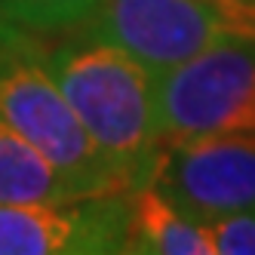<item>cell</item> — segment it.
Returning a JSON list of instances; mask_svg holds the SVG:
<instances>
[{
	"mask_svg": "<svg viewBox=\"0 0 255 255\" xmlns=\"http://www.w3.org/2000/svg\"><path fill=\"white\" fill-rule=\"evenodd\" d=\"M46 68L89 141L120 172L126 191L148 185L163 148L154 77L123 49L89 34L49 49Z\"/></svg>",
	"mask_w": 255,
	"mask_h": 255,
	"instance_id": "6da1fadb",
	"label": "cell"
},
{
	"mask_svg": "<svg viewBox=\"0 0 255 255\" xmlns=\"http://www.w3.org/2000/svg\"><path fill=\"white\" fill-rule=\"evenodd\" d=\"M0 120L31 141L80 197L126 191L120 172L89 141L49 74L40 37L6 19H0Z\"/></svg>",
	"mask_w": 255,
	"mask_h": 255,
	"instance_id": "7a4b0ae2",
	"label": "cell"
},
{
	"mask_svg": "<svg viewBox=\"0 0 255 255\" xmlns=\"http://www.w3.org/2000/svg\"><path fill=\"white\" fill-rule=\"evenodd\" d=\"M80 34L123 49L160 77L215 43H255V0H105Z\"/></svg>",
	"mask_w": 255,
	"mask_h": 255,
	"instance_id": "3957f363",
	"label": "cell"
},
{
	"mask_svg": "<svg viewBox=\"0 0 255 255\" xmlns=\"http://www.w3.org/2000/svg\"><path fill=\"white\" fill-rule=\"evenodd\" d=\"M163 144L255 129V43L231 40L154 77Z\"/></svg>",
	"mask_w": 255,
	"mask_h": 255,
	"instance_id": "277c9868",
	"label": "cell"
},
{
	"mask_svg": "<svg viewBox=\"0 0 255 255\" xmlns=\"http://www.w3.org/2000/svg\"><path fill=\"white\" fill-rule=\"evenodd\" d=\"M151 185L200 222L255 209V129L163 144Z\"/></svg>",
	"mask_w": 255,
	"mask_h": 255,
	"instance_id": "5b68a950",
	"label": "cell"
},
{
	"mask_svg": "<svg viewBox=\"0 0 255 255\" xmlns=\"http://www.w3.org/2000/svg\"><path fill=\"white\" fill-rule=\"evenodd\" d=\"M126 246V191L71 203H0V255H108Z\"/></svg>",
	"mask_w": 255,
	"mask_h": 255,
	"instance_id": "8992f818",
	"label": "cell"
},
{
	"mask_svg": "<svg viewBox=\"0 0 255 255\" xmlns=\"http://www.w3.org/2000/svg\"><path fill=\"white\" fill-rule=\"evenodd\" d=\"M141 255H215L200 218L185 212L157 185L126 191V246Z\"/></svg>",
	"mask_w": 255,
	"mask_h": 255,
	"instance_id": "52a82bcc",
	"label": "cell"
},
{
	"mask_svg": "<svg viewBox=\"0 0 255 255\" xmlns=\"http://www.w3.org/2000/svg\"><path fill=\"white\" fill-rule=\"evenodd\" d=\"M83 200L52 163L0 120V203H71Z\"/></svg>",
	"mask_w": 255,
	"mask_h": 255,
	"instance_id": "ba28073f",
	"label": "cell"
},
{
	"mask_svg": "<svg viewBox=\"0 0 255 255\" xmlns=\"http://www.w3.org/2000/svg\"><path fill=\"white\" fill-rule=\"evenodd\" d=\"M102 6L105 0H0V19L43 40L86 31Z\"/></svg>",
	"mask_w": 255,
	"mask_h": 255,
	"instance_id": "9c48e42d",
	"label": "cell"
},
{
	"mask_svg": "<svg viewBox=\"0 0 255 255\" xmlns=\"http://www.w3.org/2000/svg\"><path fill=\"white\" fill-rule=\"evenodd\" d=\"M215 255H255V209H237L203 222Z\"/></svg>",
	"mask_w": 255,
	"mask_h": 255,
	"instance_id": "30bf717a",
	"label": "cell"
}]
</instances>
